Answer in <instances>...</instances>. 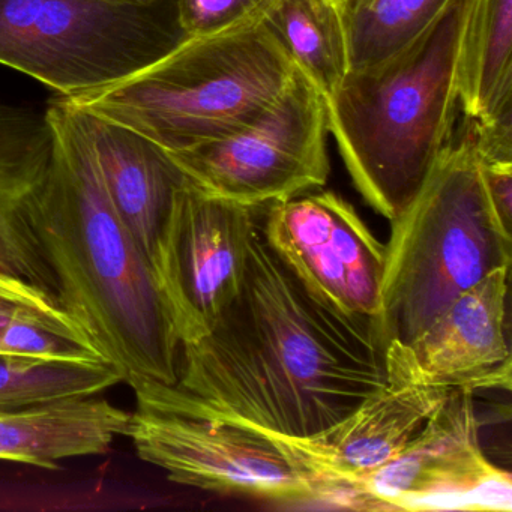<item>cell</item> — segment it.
Instances as JSON below:
<instances>
[{
	"label": "cell",
	"mask_w": 512,
	"mask_h": 512,
	"mask_svg": "<svg viewBox=\"0 0 512 512\" xmlns=\"http://www.w3.org/2000/svg\"><path fill=\"white\" fill-rule=\"evenodd\" d=\"M388 344L379 320L347 316L314 295L260 224L241 292L208 335L181 347L175 385L142 377L127 385L146 409L307 439L385 385Z\"/></svg>",
	"instance_id": "cell-1"
},
{
	"label": "cell",
	"mask_w": 512,
	"mask_h": 512,
	"mask_svg": "<svg viewBox=\"0 0 512 512\" xmlns=\"http://www.w3.org/2000/svg\"><path fill=\"white\" fill-rule=\"evenodd\" d=\"M47 112L55 154L28 220L59 305L125 383L175 385L181 340L154 268L107 190L85 115L61 97Z\"/></svg>",
	"instance_id": "cell-2"
},
{
	"label": "cell",
	"mask_w": 512,
	"mask_h": 512,
	"mask_svg": "<svg viewBox=\"0 0 512 512\" xmlns=\"http://www.w3.org/2000/svg\"><path fill=\"white\" fill-rule=\"evenodd\" d=\"M472 0L445 10L395 55L350 70L328 101L329 133L365 202L392 221L454 139L457 62Z\"/></svg>",
	"instance_id": "cell-3"
},
{
	"label": "cell",
	"mask_w": 512,
	"mask_h": 512,
	"mask_svg": "<svg viewBox=\"0 0 512 512\" xmlns=\"http://www.w3.org/2000/svg\"><path fill=\"white\" fill-rule=\"evenodd\" d=\"M295 65L265 22L185 38L103 91L65 100L131 128L169 152L238 133L289 86Z\"/></svg>",
	"instance_id": "cell-4"
},
{
	"label": "cell",
	"mask_w": 512,
	"mask_h": 512,
	"mask_svg": "<svg viewBox=\"0 0 512 512\" xmlns=\"http://www.w3.org/2000/svg\"><path fill=\"white\" fill-rule=\"evenodd\" d=\"M466 121L391 221L377 319L388 341L409 344L461 293L511 266L512 233L485 190L475 130Z\"/></svg>",
	"instance_id": "cell-5"
},
{
	"label": "cell",
	"mask_w": 512,
	"mask_h": 512,
	"mask_svg": "<svg viewBox=\"0 0 512 512\" xmlns=\"http://www.w3.org/2000/svg\"><path fill=\"white\" fill-rule=\"evenodd\" d=\"M176 0H0V65L79 100L128 79L185 40Z\"/></svg>",
	"instance_id": "cell-6"
},
{
	"label": "cell",
	"mask_w": 512,
	"mask_h": 512,
	"mask_svg": "<svg viewBox=\"0 0 512 512\" xmlns=\"http://www.w3.org/2000/svg\"><path fill=\"white\" fill-rule=\"evenodd\" d=\"M328 134L325 98L296 70L253 124L224 139L167 152L203 193L262 206L325 187L331 170Z\"/></svg>",
	"instance_id": "cell-7"
},
{
	"label": "cell",
	"mask_w": 512,
	"mask_h": 512,
	"mask_svg": "<svg viewBox=\"0 0 512 512\" xmlns=\"http://www.w3.org/2000/svg\"><path fill=\"white\" fill-rule=\"evenodd\" d=\"M479 431L475 392L452 389L397 457L347 484L341 508L511 511V473L488 460Z\"/></svg>",
	"instance_id": "cell-8"
},
{
	"label": "cell",
	"mask_w": 512,
	"mask_h": 512,
	"mask_svg": "<svg viewBox=\"0 0 512 512\" xmlns=\"http://www.w3.org/2000/svg\"><path fill=\"white\" fill-rule=\"evenodd\" d=\"M125 437L140 460L176 484L272 502H319L305 470L271 437L241 422L137 406Z\"/></svg>",
	"instance_id": "cell-9"
},
{
	"label": "cell",
	"mask_w": 512,
	"mask_h": 512,
	"mask_svg": "<svg viewBox=\"0 0 512 512\" xmlns=\"http://www.w3.org/2000/svg\"><path fill=\"white\" fill-rule=\"evenodd\" d=\"M266 206L220 199L188 181L179 188L154 271L181 347L208 335L241 292Z\"/></svg>",
	"instance_id": "cell-10"
},
{
	"label": "cell",
	"mask_w": 512,
	"mask_h": 512,
	"mask_svg": "<svg viewBox=\"0 0 512 512\" xmlns=\"http://www.w3.org/2000/svg\"><path fill=\"white\" fill-rule=\"evenodd\" d=\"M266 242L326 304L352 317L379 319L385 244L349 202L310 191L263 212Z\"/></svg>",
	"instance_id": "cell-11"
},
{
	"label": "cell",
	"mask_w": 512,
	"mask_h": 512,
	"mask_svg": "<svg viewBox=\"0 0 512 512\" xmlns=\"http://www.w3.org/2000/svg\"><path fill=\"white\" fill-rule=\"evenodd\" d=\"M452 389L422 383L404 356L403 346L388 344V380L346 419L307 439L271 437L316 488L319 503L343 505L344 491L397 457L422 430Z\"/></svg>",
	"instance_id": "cell-12"
},
{
	"label": "cell",
	"mask_w": 512,
	"mask_h": 512,
	"mask_svg": "<svg viewBox=\"0 0 512 512\" xmlns=\"http://www.w3.org/2000/svg\"><path fill=\"white\" fill-rule=\"evenodd\" d=\"M509 272L511 266L491 272L454 299L409 344H401L422 383L473 392L511 391Z\"/></svg>",
	"instance_id": "cell-13"
},
{
	"label": "cell",
	"mask_w": 512,
	"mask_h": 512,
	"mask_svg": "<svg viewBox=\"0 0 512 512\" xmlns=\"http://www.w3.org/2000/svg\"><path fill=\"white\" fill-rule=\"evenodd\" d=\"M55 127L44 112L0 101V269L56 296L29 226V209L49 176Z\"/></svg>",
	"instance_id": "cell-14"
},
{
	"label": "cell",
	"mask_w": 512,
	"mask_h": 512,
	"mask_svg": "<svg viewBox=\"0 0 512 512\" xmlns=\"http://www.w3.org/2000/svg\"><path fill=\"white\" fill-rule=\"evenodd\" d=\"M82 112L110 197L154 268L176 193L187 178L157 143L124 125Z\"/></svg>",
	"instance_id": "cell-15"
},
{
	"label": "cell",
	"mask_w": 512,
	"mask_h": 512,
	"mask_svg": "<svg viewBox=\"0 0 512 512\" xmlns=\"http://www.w3.org/2000/svg\"><path fill=\"white\" fill-rule=\"evenodd\" d=\"M130 418L98 395L0 412V460L59 469L70 458L107 454Z\"/></svg>",
	"instance_id": "cell-16"
},
{
	"label": "cell",
	"mask_w": 512,
	"mask_h": 512,
	"mask_svg": "<svg viewBox=\"0 0 512 512\" xmlns=\"http://www.w3.org/2000/svg\"><path fill=\"white\" fill-rule=\"evenodd\" d=\"M512 0H472L458 49L460 110L487 125L512 116Z\"/></svg>",
	"instance_id": "cell-17"
},
{
	"label": "cell",
	"mask_w": 512,
	"mask_h": 512,
	"mask_svg": "<svg viewBox=\"0 0 512 512\" xmlns=\"http://www.w3.org/2000/svg\"><path fill=\"white\" fill-rule=\"evenodd\" d=\"M263 22L328 104L350 73L340 0H278Z\"/></svg>",
	"instance_id": "cell-18"
},
{
	"label": "cell",
	"mask_w": 512,
	"mask_h": 512,
	"mask_svg": "<svg viewBox=\"0 0 512 512\" xmlns=\"http://www.w3.org/2000/svg\"><path fill=\"white\" fill-rule=\"evenodd\" d=\"M449 0H340L350 70L377 64L415 41Z\"/></svg>",
	"instance_id": "cell-19"
},
{
	"label": "cell",
	"mask_w": 512,
	"mask_h": 512,
	"mask_svg": "<svg viewBox=\"0 0 512 512\" xmlns=\"http://www.w3.org/2000/svg\"><path fill=\"white\" fill-rule=\"evenodd\" d=\"M122 382L121 373L103 361L41 362L0 356V412L95 397Z\"/></svg>",
	"instance_id": "cell-20"
},
{
	"label": "cell",
	"mask_w": 512,
	"mask_h": 512,
	"mask_svg": "<svg viewBox=\"0 0 512 512\" xmlns=\"http://www.w3.org/2000/svg\"><path fill=\"white\" fill-rule=\"evenodd\" d=\"M0 356L41 362L103 361L82 341L41 314L22 307L14 310L0 334Z\"/></svg>",
	"instance_id": "cell-21"
},
{
	"label": "cell",
	"mask_w": 512,
	"mask_h": 512,
	"mask_svg": "<svg viewBox=\"0 0 512 512\" xmlns=\"http://www.w3.org/2000/svg\"><path fill=\"white\" fill-rule=\"evenodd\" d=\"M278 0H176L185 37L220 34L263 22Z\"/></svg>",
	"instance_id": "cell-22"
},
{
	"label": "cell",
	"mask_w": 512,
	"mask_h": 512,
	"mask_svg": "<svg viewBox=\"0 0 512 512\" xmlns=\"http://www.w3.org/2000/svg\"><path fill=\"white\" fill-rule=\"evenodd\" d=\"M0 302L14 305V307L28 308V310L41 314L68 334L76 337L77 340L82 341L89 349L97 352L85 332L62 310L55 295L40 289V287L32 286L22 278L13 277L2 269H0Z\"/></svg>",
	"instance_id": "cell-23"
},
{
	"label": "cell",
	"mask_w": 512,
	"mask_h": 512,
	"mask_svg": "<svg viewBox=\"0 0 512 512\" xmlns=\"http://www.w3.org/2000/svg\"><path fill=\"white\" fill-rule=\"evenodd\" d=\"M479 155V154H478ZM482 181L500 223L511 232L512 161H485L479 158Z\"/></svg>",
	"instance_id": "cell-24"
},
{
	"label": "cell",
	"mask_w": 512,
	"mask_h": 512,
	"mask_svg": "<svg viewBox=\"0 0 512 512\" xmlns=\"http://www.w3.org/2000/svg\"><path fill=\"white\" fill-rule=\"evenodd\" d=\"M16 308L17 307H14V305L2 304V302H0V334H2V331H4L7 323L10 322V319L13 317V313Z\"/></svg>",
	"instance_id": "cell-25"
},
{
	"label": "cell",
	"mask_w": 512,
	"mask_h": 512,
	"mask_svg": "<svg viewBox=\"0 0 512 512\" xmlns=\"http://www.w3.org/2000/svg\"><path fill=\"white\" fill-rule=\"evenodd\" d=\"M110 2H118V4H130V5H152L158 0H110Z\"/></svg>",
	"instance_id": "cell-26"
}]
</instances>
